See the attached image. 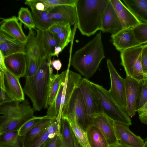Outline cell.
Segmentation results:
<instances>
[{
	"label": "cell",
	"mask_w": 147,
	"mask_h": 147,
	"mask_svg": "<svg viewBox=\"0 0 147 147\" xmlns=\"http://www.w3.org/2000/svg\"><path fill=\"white\" fill-rule=\"evenodd\" d=\"M51 58L47 55L42 59L36 73L31 77L25 78L23 91L30 99L35 111L48 107L49 95L53 75Z\"/></svg>",
	"instance_id": "obj_1"
},
{
	"label": "cell",
	"mask_w": 147,
	"mask_h": 147,
	"mask_svg": "<svg viewBox=\"0 0 147 147\" xmlns=\"http://www.w3.org/2000/svg\"><path fill=\"white\" fill-rule=\"evenodd\" d=\"M105 58L101 31L84 47L76 51L70 64L85 78L92 77Z\"/></svg>",
	"instance_id": "obj_2"
},
{
	"label": "cell",
	"mask_w": 147,
	"mask_h": 147,
	"mask_svg": "<svg viewBox=\"0 0 147 147\" xmlns=\"http://www.w3.org/2000/svg\"><path fill=\"white\" fill-rule=\"evenodd\" d=\"M109 3V0H76V23L82 35L90 36L100 30L103 15Z\"/></svg>",
	"instance_id": "obj_3"
},
{
	"label": "cell",
	"mask_w": 147,
	"mask_h": 147,
	"mask_svg": "<svg viewBox=\"0 0 147 147\" xmlns=\"http://www.w3.org/2000/svg\"><path fill=\"white\" fill-rule=\"evenodd\" d=\"M34 111L27 100L13 101L0 105V134L18 130L33 117Z\"/></svg>",
	"instance_id": "obj_4"
},
{
	"label": "cell",
	"mask_w": 147,
	"mask_h": 147,
	"mask_svg": "<svg viewBox=\"0 0 147 147\" xmlns=\"http://www.w3.org/2000/svg\"><path fill=\"white\" fill-rule=\"evenodd\" d=\"M91 83L99 100L102 113L115 122L131 125L130 117L113 100L108 90L99 84L91 82Z\"/></svg>",
	"instance_id": "obj_5"
},
{
	"label": "cell",
	"mask_w": 147,
	"mask_h": 147,
	"mask_svg": "<svg viewBox=\"0 0 147 147\" xmlns=\"http://www.w3.org/2000/svg\"><path fill=\"white\" fill-rule=\"evenodd\" d=\"M67 119L69 122H76L86 132L92 124L88 116L79 87L75 90L68 103L61 113V118Z\"/></svg>",
	"instance_id": "obj_6"
},
{
	"label": "cell",
	"mask_w": 147,
	"mask_h": 147,
	"mask_svg": "<svg viewBox=\"0 0 147 147\" xmlns=\"http://www.w3.org/2000/svg\"><path fill=\"white\" fill-rule=\"evenodd\" d=\"M143 45L130 48L120 52V65L123 67L126 77L138 82L144 79L141 64Z\"/></svg>",
	"instance_id": "obj_7"
},
{
	"label": "cell",
	"mask_w": 147,
	"mask_h": 147,
	"mask_svg": "<svg viewBox=\"0 0 147 147\" xmlns=\"http://www.w3.org/2000/svg\"><path fill=\"white\" fill-rule=\"evenodd\" d=\"M107 63L111 81V87L108 91L115 102L126 112L125 79L119 74L110 59L107 60Z\"/></svg>",
	"instance_id": "obj_8"
},
{
	"label": "cell",
	"mask_w": 147,
	"mask_h": 147,
	"mask_svg": "<svg viewBox=\"0 0 147 147\" xmlns=\"http://www.w3.org/2000/svg\"><path fill=\"white\" fill-rule=\"evenodd\" d=\"M79 87L88 115L92 122V118L94 116L102 113L99 100L92 88L91 81L88 79L83 78Z\"/></svg>",
	"instance_id": "obj_9"
},
{
	"label": "cell",
	"mask_w": 147,
	"mask_h": 147,
	"mask_svg": "<svg viewBox=\"0 0 147 147\" xmlns=\"http://www.w3.org/2000/svg\"><path fill=\"white\" fill-rule=\"evenodd\" d=\"M49 15L54 23L58 24L71 26L76 22L75 6L69 5L57 6L49 8Z\"/></svg>",
	"instance_id": "obj_10"
},
{
	"label": "cell",
	"mask_w": 147,
	"mask_h": 147,
	"mask_svg": "<svg viewBox=\"0 0 147 147\" xmlns=\"http://www.w3.org/2000/svg\"><path fill=\"white\" fill-rule=\"evenodd\" d=\"M129 126L115 121V130L118 143L129 147H143L144 140L131 132Z\"/></svg>",
	"instance_id": "obj_11"
},
{
	"label": "cell",
	"mask_w": 147,
	"mask_h": 147,
	"mask_svg": "<svg viewBox=\"0 0 147 147\" xmlns=\"http://www.w3.org/2000/svg\"><path fill=\"white\" fill-rule=\"evenodd\" d=\"M92 124L97 127L103 134L109 145L118 144L115 128V121L103 113L94 116Z\"/></svg>",
	"instance_id": "obj_12"
},
{
	"label": "cell",
	"mask_w": 147,
	"mask_h": 147,
	"mask_svg": "<svg viewBox=\"0 0 147 147\" xmlns=\"http://www.w3.org/2000/svg\"><path fill=\"white\" fill-rule=\"evenodd\" d=\"M109 0L103 15L100 31L114 35L123 28L114 8Z\"/></svg>",
	"instance_id": "obj_13"
},
{
	"label": "cell",
	"mask_w": 147,
	"mask_h": 147,
	"mask_svg": "<svg viewBox=\"0 0 147 147\" xmlns=\"http://www.w3.org/2000/svg\"><path fill=\"white\" fill-rule=\"evenodd\" d=\"M63 89L60 113L65 110L75 89L79 86L83 78L80 75L67 69Z\"/></svg>",
	"instance_id": "obj_14"
},
{
	"label": "cell",
	"mask_w": 147,
	"mask_h": 147,
	"mask_svg": "<svg viewBox=\"0 0 147 147\" xmlns=\"http://www.w3.org/2000/svg\"><path fill=\"white\" fill-rule=\"evenodd\" d=\"M114 8L123 29L133 28L141 22L120 0H109Z\"/></svg>",
	"instance_id": "obj_15"
},
{
	"label": "cell",
	"mask_w": 147,
	"mask_h": 147,
	"mask_svg": "<svg viewBox=\"0 0 147 147\" xmlns=\"http://www.w3.org/2000/svg\"><path fill=\"white\" fill-rule=\"evenodd\" d=\"M0 22V30L11 36L23 44L27 40V36L24 33L22 24L18 17L13 16L7 18H2Z\"/></svg>",
	"instance_id": "obj_16"
},
{
	"label": "cell",
	"mask_w": 147,
	"mask_h": 147,
	"mask_svg": "<svg viewBox=\"0 0 147 147\" xmlns=\"http://www.w3.org/2000/svg\"><path fill=\"white\" fill-rule=\"evenodd\" d=\"M4 62L7 70L20 79L25 77L26 68L25 54L20 53L5 57Z\"/></svg>",
	"instance_id": "obj_17"
},
{
	"label": "cell",
	"mask_w": 147,
	"mask_h": 147,
	"mask_svg": "<svg viewBox=\"0 0 147 147\" xmlns=\"http://www.w3.org/2000/svg\"><path fill=\"white\" fill-rule=\"evenodd\" d=\"M111 37L113 45L120 52L128 49L141 45L135 37L133 28L123 29L116 34L111 35Z\"/></svg>",
	"instance_id": "obj_18"
},
{
	"label": "cell",
	"mask_w": 147,
	"mask_h": 147,
	"mask_svg": "<svg viewBox=\"0 0 147 147\" xmlns=\"http://www.w3.org/2000/svg\"><path fill=\"white\" fill-rule=\"evenodd\" d=\"M124 79L126 102V112L129 117H132L137 112L136 104L139 82L126 76Z\"/></svg>",
	"instance_id": "obj_19"
},
{
	"label": "cell",
	"mask_w": 147,
	"mask_h": 147,
	"mask_svg": "<svg viewBox=\"0 0 147 147\" xmlns=\"http://www.w3.org/2000/svg\"><path fill=\"white\" fill-rule=\"evenodd\" d=\"M5 91L13 101H22L25 100L24 92L20 82L19 79L7 70L3 72Z\"/></svg>",
	"instance_id": "obj_20"
},
{
	"label": "cell",
	"mask_w": 147,
	"mask_h": 147,
	"mask_svg": "<svg viewBox=\"0 0 147 147\" xmlns=\"http://www.w3.org/2000/svg\"><path fill=\"white\" fill-rule=\"evenodd\" d=\"M67 69L60 74L61 78L60 85L57 95L52 104L48 107L46 116L52 119H56L61 123V107L62 95L64 83L67 76Z\"/></svg>",
	"instance_id": "obj_21"
},
{
	"label": "cell",
	"mask_w": 147,
	"mask_h": 147,
	"mask_svg": "<svg viewBox=\"0 0 147 147\" xmlns=\"http://www.w3.org/2000/svg\"><path fill=\"white\" fill-rule=\"evenodd\" d=\"M53 119L45 117L36 126L21 136L24 147H30L47 127Z\"/></svg>",
	"instance_id": "obj_22"
},
{
	"label": "cell",
	"mask_w": 147,
	"mask_h": 147,
	"mask_svg": "<svg viewBox=\"0 0 147 147\" xmlns=\"http://www.w3.org/2000/svg\"><path fill=\"white\" fill-rule=\"evenodd\" d=\"M123 1L141 22L147 23V0H123Z\"/></svg>",
	"instance_id": "obj_23"
},
{
	"label": "cell",
	"mask_w": 147,
	"mask_h": 147,
	"mask_svg": "<svg viewBox=\"0 0 147 147\" xmlns=\"http://www.w3.org/2000/svg\"><path fill=\"white\" fill-rule=\"evenodd\" d=\"M88 147H109L105 138L95 126L90 125L86 131Z\"/></svg>",
	"instance_id": "obj_24"
},
{
	"label": "cell",
	"mask_w": 147,
	"mask_h": 147,
	"mask_svg": "<svg viewBox=\"0 0 147 147\" xmlns=\"http://www.w3.org/2000/svg\"><path fill=\"white\" fill-rule=\"evenodd\" d=\"M35 28L42 31L47 30L54 23L51 18L48 10L41 11L30 8Z\"/></svg>",
	"instance_id": "obj_25"
},
{
	"label": "cell",
	"mask_w": 147,
	"mask_h": 147,
	"mask_svg": "<svg viewBox=\"0 0 147 147\" xmlns=\"http://www.w3.org/2000/svg\"><path fill=\"white\" fill-rule=\"evenodd\" d=\"M0 147H24L22 136L19 135L18 131L0 134Z\"/></svg>",
	"instance_id": "obj_26"
},
{
	"label": "cell",
	"mask_w": 147,
	"mask_h": 147,
	"mask_svg": "<svg viewBox=\"0 0 147 147\" xmlns=\"http://www.w3.org/2000/svg\"><path fill=\"white\" fill-rule=\"evenodd\" d=\"M60 134L62 147H72L74 133L69 122L66 118H61Z\"/></svg>",
	"instance_id": "obj_27"
},
{
	"label": "cell",
	"mask_w": 147,
	"mask_h": 147,
	"mask_svg": "<svg viewBox=\"0 0 147 147\" xmlns=\"http://www.w3.org/2000/svg\"><path fill=\"white\" fill-rule=\"evenodd\" d=\"M43 40L47 54L52 57L55 48L59 46L58 41L55 35L48 30L43 31Z\"/></svg>",
	"instance_id": "obj_28"
},
{
	"label": "cell",
	"mask_w": 147,
	"mask_h": 147,
	"mask_svg": "<svg viewBox=\"0 0 147 147\" xmlns=\"http://www.w3.org/2000/svg\"><path fill=\"white\" fill-rule=\"evenodd\" d=\"M25 44L19 45L6 42L0 43V52L5 57L16 53H25Z\"/></svg>",
	"instance_id": "obj_29"
},
{
	"label": "cell",
	"mask_w": 147,
	"mask_h": 147,
	"mask_svg": "<svg viewBox=\"0 0 147 147\" xmlns=\"http://www.w3.org/2000/svg\"><path fill=\"white\" fill-rule=\"evenodd\" d=\"M18 18L29 29H35L31 12L27 7H22L18 12Z\"/></svg>",
	"instance_id": "obj_30"
},
{
	"label": "cell",
	"mask_w": 147,
	"mask_h": 147,
	"mask_svg": "<svg viewBox=\"0 0 147 147\" xmlns=\"http://www.w3.org/2000/svg\"><path fill=\"white\" fill-rule=\"evenodd\" d=\"M147 101V80H143L138 82V96L136 104L137 111Z\"/></svg>",
	"instance_id": "obj_31"
},
{
	"label": "cell",
	"mask_w": 147,
	"mask_h": 147,
	"mask_svg": "<svg viewBox=\"0 0 147 147\" xmlns=\"http://www.w3.org/2000/svg\"><path fill=\"white\" fill-rule=\"evenodd\" d=\"M133 30L137 41L140 45L147 43V23L141 22Z\"/></svg>",
	"instance_id": "obj_32"
},
{
	"label": "cell",
	"mask_w": 147,
	"mask_h": 147,
	"mask_svg": "<svg viewBox=\"0 0 147 147\" xmlns=\"http://www.w3.org/2000/svg\"><path fill=\"white\" fill-rule=\"evenodd\" d=\"M60 74H53L52 77L49 95L48 107L53 102L57 95L60 87Z\"/></svg>",
	"instance_id": "obj_33"
},
{
	"label": "cell",
	"mask_w": 147,
	"mask_h": 147,
	"mask_svg": "<svg viewBox=\"0 0 147 147\" xmlns=\"http://www.w3.org/2000/svg\"><path fill=\"white\" fill-rule=\"evenodd\" d=\"M53 34L58 41L59 46L63 51L71 41V26L68 25L63 31Z\"/></svg>",
	"instance_id": "obj_34"
},
{
	"label": "cell",
	"mask_w": 147,
	"mask_h": 147,
	"mask_svg": "<svg viewBox=\"0 0 147 147\" xmlns=\"http://www.w3.org/2000/svg\"><path fill=\"white\" fill-rule=\"evenodd\" d=\"M25 54L26 68L24 77L29 78L35 75L38 71L39 65L32 56Z\"/></svg>",
	"instance_id": "obj_35"
},
{
	"label": "cell",
	"mask_w": 147,
	"mask_h": 147,
	"mask_svg": "<svg viewBox=\"0 0 147 147\" xmlns=\"http://www.w3.org/2000/svg\"><path fill=\"white\" fill-rule=\"evenodd\" d=\"M69 123L74 133L80 144L84 147H88L86 133L76 122Z\"/></svg>",
	"instance_id": "obj_36"
},
{
	"label": "cell",
	"mask_w": 147,
	"mask_h": 147,
	"mask_svg": "<svg viewBox=\"0 0 147 147\" xmlns=\"http://www.w3.org/2000/svg\"><path fill=\"white\" fill-rule=\"evenodd\" d=\"M45 117H33L24 123L18 130L19 135L20 136H24L27 132L38 124Z\"/></svg>",
	"instance_id": "obj_37"
},
{
	"label": "cell",
	"mask_w": 147,
	"mask_h": 147,
	"mask_svg": "<svg viewBox=\"0 0 147 147\" xmlns=\"http://www.w3.org/2000/svg\"><path fill=\"white\" fill-rule=\"evenodd\" d=\"M47 9L50 7L61 5L75 6L76 0H41Z\"/></svg>",
	"instance_id": "obj_38"
},
{
	"label": "cell",
	"mask_w": 147,
	"mask_h": 147,
	"mask_svg": "<svg viewBox=\"0 0 147 147\" xmlns=\"http://www.w3.org/2000/svg\"><path fill=\"white\" fill-rule=\"evenodd\" d=\"M61 129V123L57 120L53 119L47 128V132L49 134V138H53L56 135L60 134Z\"/></svg>",
	"instance_id": "obj_39"
},
{
	"label": "cell",
	"mask_w": 147,
	"mask_h": 147,
	"mask_svg": "<svg viewBox=\"0 0 147 147\" xmlns=\"http://www.w3.org/2000/svg\"><path fill=\"white\" fill-rule=\"evenodd\" d=\"M42 147H62L60 134L56 135L53 138H49Z\"/></svg>",
	"instance_id": "obj_40"
},
{
	"label": "cell",
	"mask_w": 147,
	"mask_h": 147,
	"mask_svg": "<svg viewBox=\"0 0 147 147\" xmlns=\"http://www.w3.org/2000/svg\"><path fill=\"white\" fill-rule=\"evenodd\" d=\"M25 4L30 8H34L38 10L44 11L47 10L41 0H27L25 1Z\"/></svg>",
	"instance_id": "obj_41"
},
{
	"label": "cell",
	"mask_w": 147,
	"mask_h": 147,
	"mask_svg": "<svg viewBox=\"0 0 147 147\" xmlns=\"http://www.w3.org/2000/svg\"><path fill=\"white\" fill-rule=\"evenodd\" d=\"M8 42L22 45L23 44L8 35L4 32L0 30V43Z\"/></svg>",
	"instance_id": "obj_42"
},
{
	"label": "cell",
	"mask_w": 147,
	"mask_h": 147,
	"mask_svg": "<svg viewBox=\"0 0 147 147\" xmlns=\"http://www.w3.org/2000/svg\"><path fill=\"white\" fill-rule=\"evenodd\" d=\"M47 128L30 147H41L49 138V134L47 132Z\"/></svg>",
	"instance_id": "obj_43"
},
{
	"label": "cell",
	"mask_w": 147,
	"mask_h": 147,
	"mask_svg": "<svg viewBox=\"0 0 147 147\" xmlns=\"http://www.w3.org/2000/svg\"><path fill=\"white\" fill-rule=\"evenodd\" d=\"M137 112L141 122L147 125V101Z\"/></svg>",
	"instance_id": "obj_44"
},
{
	"label": "cell",
	"mask_w": 147,
	"mask_h": 147,
	"mask_svg": "<svg viewBox=\"0 0 147 147\" xmlns=\"http://www.w3.org/2000/svg\"><path fill=\"white\" fill-rule=\"evenodd\" d=\"M141 64L143 73H147V46L143 45L141 55Z\"/></svg>",
	"instance_id": "obj_45"
},
{
	"label": "cell",
	"mask_w": 147,
	"mask_h": 147,
	"mask_svg": "<svg viewBox=\"0 0 147 147\" xmlns=\"http://www.w3.org/2000/svg\"><path fill=\"white\" fill-rule=\"evenodd\" d=\"M67 26L54 23L47 30L53 34H56L64 30Z\"/></svg>",
	"instance_id": "obj_46"
},
{
	"label": "cell",
	"mask_w": 147,
	"mask_h": 147,
	"mask_svg": "<svg viewBox=\"0 0 147 147\" xmlns=\"http://www.w3.org/2000/svg\"><path fill=\"white\" fill-rule=\"evenodd\" d=\"M52 67L57 71L60 70L62 67V63L59 59H56L51 61Z\"/></svg>",
	"instance_id": "obj_47"
},
{
	"label": "cell",
	"mask_w": 147,
	"mask_h": 147,
	"mask_svg": "<svg viewBox=\"0 0 147 147\" xmlns=\"http://www.w3.org/2000/svg\"><path fill=\"white\" fill-rule=\"evenodd\" d=\"M0 71L4 72L7 70L4 62L5 57L0 52Z\"/></svg>",
	"instance_id": "obj_48"
},
{
	"label": "cell",
	"mask_w": 147,
	"mask_h": 147,
	"mask_svg": "<svg viewBox=\"0 0 147 147\" xmlns=\"http://www.w3.org/2000/svg\"><path fill=\"white\" fill-rule=\"evenodd\" d=\"M72 147H84L79 142L74 133Z\"/></svg>",
	"instance_id": "obj_49"
},
{
	"label": "cell",
	"mask_w": 147,
	"mask_h": 147,
	"mask_svg": "<svg viewBox=\"0 0 147 147\" xmlns=\"http://www.w3.org/2000/svg\"><path fill=\"white\" fill-rule=\"evenodd\" d=\"M62 51L61 47L59 46L56 47L54 49V53L52 55L53 56H56L58 57L59 55V53Z\"/></svg>",
	"instance_id": "obj_50"
},
{
	"label": "cell",
	"mask_w": 147,
	"mask_h": 147,
	"mask_svg": "<svg viewBox=\"0 0 147 147\" xmlns=\"http://www.w3.org/2000/svg\"><path fill=\"white\" fill-rule=\"evenodd\" d=\"M109 147H129L127 146L118 143L117 144L110 145Z\"/></svg>",
	"instance_id": "obj_51"
},
{
	"label": "cell",
	"mask_w": 147,
	"mask_h": 147,
	"mask_svg": "<svg viewBox=\"0 0 147 147\" xmlns=\"http://www.w3.org/2000/svg\"><path fill=\"white\" fill-rule=\"evenodd\" d=\"M144 80H147V73L144 74Z\"/></svg>",
	"instance_id": "obj_52"
},
{
	"label": "cell",
	"mask_w": 147,
	"mask_h": 147,
	"mask_svg": "<svg viewBox=\"0 0 147 147\" xmlns=\"http://www.w3.org/2000/svg\"><path fill=\"white\" fill-rule=\"evenodd\" d=\"M143 147H147V141H145Z\"/></svg>",
	"instance_id": "obj_53"
},
{
	"label": "cell",
	"mask_w": 147,
	"mask_h": 147,
	"mask_svg": "<svg viewBox=\"0 0 147 147\" xmlns=\"http://www.w3.org/2000/svg\"><path fill=\"white\" fill-rule=\"evenodd\" d=\"M145 141H147V137L145 139Z\"/></svg>",
	"instance_id": "obj_54"
},
{
	"label": "cell",
	"mask_w": 147,
	"mask_h": 147,
	"mask_svg": "<svg viewBox=\"0 0 147 147\" xmlns=\"http://www.w3.org/2000/svg\"><path fill=\"white\" fill-rule=\"evenodd\" d=\"M145 45L146 46H147V44H146Z\"/></svg>",
	"instance_id": "obj_55"
},
{
	"label": "cell",
	"mask_w": 147,
	"mask_h": 147,
	"mask_svg": "<svg viewBox=\"0 0 147 147\" xmlns=\"http://www.w3.org/2000/svg\"><path fill=\"white\" fill-rule=\"evenodd\" d=\"M42 146L41 147H42Z\"/></svg>",
	"instance_id": "obj_56"
}]
</instances>
